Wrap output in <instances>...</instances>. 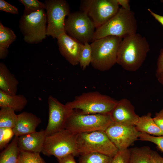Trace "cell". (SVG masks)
<instances>
[{
	"mask_svg": "<svg viewBox=\"0 0 163 163\" xmlns=\"http://www.w3.org/2000/svg\"><path fill=\"white\" fill-rule=\"evenodd\" d=\"M16 36L10 28L4 26L0 23V58H5L8 55L7 49L15 40Z\"/></svg>",
	"mask_w": 163,
	"mask_h": 163,
	"instance_id": "cell-22",
	"label": "cell"
},
{
	"mask_svg": "<svg viewBox=\"0 0 163 163\" xmlns=\"http://www.w3.org/2000/svg\"><path fill=\"white\" fill-rule=\"evenodd\" d=\"M79 163H111L113 157L96 152L80 155Z\"/></svg>",
	"mask_w": 163,
	"mask_h": 163,
	"instance_id": "cell-25",
	"label": "cell"
},
{
	"mask_svg": "<svg viewBox=\"0 0 163 163\" xmlns=\"http://www.w3.org/2000/svg\"><path fill=\"white\" fill-rule=\"evenodd\" d=\"M110 114L113 122L126 126H135L139 117L130 101L126 98L118 101Z\"/></svg>",
	"mask_w": 163,
	"mask_h": 163,
	"instance_id": "cell-14",
	"label": "cell"
},
{
	"mask_svg": "<svg viewBox=\"0 0 163 163\" xmlns=\"http://www.w3.org/2000/svg\"><path fill=\"white\" fill-rule=\"evenodd\" d=\"M163 72V49L160 51L158 57L156 71V76L157 77Z\"/></svg>",
	"mask_w": 163,
	"mask_h": 163,
	"instance_id": "cell-34",
	"label": "cell"
},
{
	"mask_svg": "<svg viewBox=\"0 0 163 163\" xmlns=\"http://www.w3.org/2000/svg\"><path fill=\"white\" fill-rule=\"evenodd\" d=\"M77 135L65 129L46 136L42 153L53 155L57 159L72 154L79 155L76 143Z\"/></svg>",
	"mask_w": 163,
	"mask_h": 163,
	"instance_id": "cell-7",
	"label": "cell"
},
{
	"mask_svg": "<svg viewBox=\"0 0 163 163\" xmlns=\"http://www.w3.org/2000/svg\"><path fill=\"white\" fill-rule=\"evenodd\" d=\"M49 119L45 130L46 136L65 129L66 122L73 109L52 96L48 99Z\"/></svg>",
	"mask_w": 163,
	"mask_h": 163,
	"instance_id": "cell-12",
	"label": "cell"
},
{
	"mask_svg": "<svg viewBox=\"0 0 163 163\" xmlns=\"http://www.w3.org/2000/svg\"><path fill=\"white\" fill-rule=\"evenodd\" d=\"M20 2L24 6L23 15H28L42 9H46L45 3L37 0H20Z\"/></svg>",
	"mask_w": 163,
	"mask_h": 163,
	"instance_id": "cell-27",
	"label": "cell"
},
{
	"mask_svg": "<svg viewBox=\"0 0 163 163\" xmlns=\"http://www.w3.org/2000/svg\"><path fill=\"white\" fill-rule=\"evenodd\" d=\"M46 14L44 9L28 15H23L20 21V28L24 41L36 43L45 39L46 35Z\"/></svg>",
	"mask_w": 163,
	"mask_h": 163,
	"instance_id": "cell-11",
	"label": "cell"
},
{
	"mask_svg": "<svg viewBox=\"0 0 163 163\" xmlns=\"http://www.w3.org/2000/svg\"><path fill=\"white\" fill-rule=\"evenodd\" d=\"M119 5L123 8L127 10H130L129 5V1L128 0H117Z\"/></svg>",
	"mask_w": 163,
	"mask_h": 163,
	"instance_id": "cell-38",
	"label": "cell"
},
{
	"mask_svg": "<svg viewBox=\"0 0 163 163\" xmlns=\"http://www.w3.org/2000/svg\"><path fill=\"white\" fill-rule=\"evenodd\" d=\"M135 126L137 131L141 133L155 136H163V131L156 124L150 112L139 117Z\"/></svg>",
	"mask_w": 163,
	"mask_h": 163,
	"instance_id": "cell-20",
	"label": "cell"
},
{
	"mask_svg": "<svg viewBox=\"0 0 163 163\" xmlns=\"http://www.w3.org/2000/svg\"><path fill=\"white\" fill-rule=\"evenodd\" d=\"M152 151L148 146L131 148L129 163H151Z\"/></svg>",
	"mask_w": 163,
	"mask_h": 163,
	"instance_id": "cell-23",
	"label": "cell"
},
{
	"mask_svg": "<svg viewBox=\"0 0 163 163\" xmlns=\"http://www.w3.org/2000/svg\"><path fill=\"white\" fill-rule=\"evenodd\" d=\"M122 39L108 36L93 40L90 44L91 64L92 67L101 71L110 69L117 63L118 51Z\"/></svg>",
	"mask_w": 163,
	"mask_h": 163,
	"instance_id": "cell-3",
	"label": "cell"
},
{
	"mask_svg": "<svg viewBox=\"0 0 163 163\" xmlns=\"http://www.w3.org/2000/svg\"><path fill=\"white\" fill-rule=\"evenodd\" d=\"M112 122L110 114H85L73 109L66 122L65 129L76 134L104 131Z\"/></svg>",
	"mask_w": 163,
	"mask_h": 163,
	"instance_id": "cell-5",
	"label": "cell"
},
{
	"mask_svg": "<svg viewBox=\"0 0 163 163\" xmlns=\"http://www.w3.org/2000/svg\"><path fill=\"white\" fill-rule=\"evenodd\" d=\"M59 50L61 55L72 65L79 64L80 52L83 44L66 33L57 39Z\"/></svg>",
	"mask_w": 163,
	"mask_h": 163,
	"instance_id": "cell-15",
	"label": "cell"
},
{
	"mask_svg": "<svg viewBox=\"0 0 163 163\" xmlns=\"http://www.w3.org/2000/svg\"><path fill=\"white\" fill-rule=\"evenodd\" d=\"M40 154L20 150L18 163H46Z\"/></svg>",
	"mask_w": 163,
	"mask_h": 163,
	"instance_id": "cell-28",
	"label": "cell"
},
{
	"mask_svg": "<svg viewBox=\"0 0 163 163\" xmlns=\"http://www.w3.org/2000/svg\"><path fill=\"white\" fill-rule=\"evenodd\" d=\"M153 118L158 126L163 131V107L159 112L155 113Z\"/></svg>",
	"mask_w": 163,
	"mask_h": 163,
	"instance_id": "cell-33",
	"label": "cell"
},
{
	"mask_svg": "<svg viewBox=\"0 0 163 163\" xmlns=\"http://www.w3.org/2000/svg\"><path fill=\"white\" fill-rule=\"evenodd\" d=\"M104 132L119 150L128 149L141 133L135 126H126L113 122Z\"/></svg>",
	"mask_w": 163,
	"mask_h": 163,
	"instance_id": "cell-13",
	"label": "cell"
},
{
	"mask_svg": "<svg viewBox=\"0 0 163 163\" xmlns=\"http://www.w3.org/2000/svg\"><path fill=\"white\" fill-rule=\"evenodd\" d=\"M0 10L14 14H18L17 8L4 0H0Z\"/></svg>",
	"mask_w": 163,
	"mask_h": 163,
	"instance_id": "cell-32",
	"label": "cell"
},
{
	"mask_svg": "<svg viewBox=\"0 0 163 163\" xmlns=\"http://www.w3.org/2000/svg\"><path fill=\"white\" fill-rule=\"evenodd\" d=\"M81 5L82 11L91 18L96 29L113 17L120 8L117 0H84Z\"/></svg>",
	"mask_w": 163,
	"mask_h": 163,
	"instance_id": "cell-10",
	"label": "cell"
},
{
	"mask_svg": "<svg viewBox=\"0 0 163 163\" xmlns=\"http://www.w3.org/2000/svg\"><path fill=\"white\" fill-rule=\"evenodd\" d=\"M19 82L3 63H0V90L10 95L16 94Z\"/></svg>",
	"mask_w": 163,
	"mask_h": 163,
	"instance_id": "cell-18",
	"label": "cell"
},
{
	"mask_svg": "<svg viewBox=\"0 0 163 163\" xmlns=\"http://www.w3.org/2000/svg\"><path fill=\"white\" fill-rule=\"evenodd\" d=\"M137 29L134 13L121 7L113 17L96 29L93 40L108 36L123 39L136 34Z\"/></svg>",
	"mask_w": 163,
	"mask_h": 163,
	"instance_id": "cell-2",
	"label": "cell"
},
{
	"mask_svg": "<svg viewBox=\"0 0 163 163\" xmlns=\"http://www.w3.org/2000/svg\"><path fill=\"white\" fill-rule=\"evenodd\" d=\"M156 77L158 82L163 85V72Z\"/></svg>",
	"mask_w": 163,
	"mask_h": 163,
	"instance_id": "cell-39",
	"label": "cell"
},
{
	"mask_svg": "<svg viewBox=\"0 0 163 163\" xmlns=\"http://www.w3.org/2000/svg\"><path fill=\"white\" fill-rule=\"evenodd\" d=\"M148 10L155 19L163 26V16L154 12L149 8H148Z\"/></svg>",
	"mask_w": 163,
	"mask_h": 163,
	"instance_id": "cell-37",
	"label": "cell"
},
{
	"mask_svg": "<svg viewBox=\"0 0 163 163\" xmlns=\"http://www.w3.org/2000/svg\"><path fill=\"white\" fill-rule=\"evenodd\" d=\"M75 156L70 154L57 159L58 163H77L74 158Z\"/></svg>",
	"mask_w": 163,
	"mask_h": 163,
	"instance_id": "cell-36",
	"label": "cell"
},
{
	"mask_svg": "<svg viewBox=\"0 0 163 163\" xmlns=\"http://www.w3.org/2000/svg\"><path fill=\"white\" fill-rule=\"evenodd\" d=\"M117 100L97 91L84 93L66 104L85 114H110Z\"/></svg>",
	"mask_w": 163,
	"mask_h": 163,
	"instance_id": "cell-4",
	"label": "cell"
},
{
	"mask_svg": "<svg viewBox=\"0 0 163 163\" xmlns=\"http://www.w3.org/2000/svg\"><path fill=\"white\" fill-rule=\"evenodd\" d=\"M18 136H15L11 142L0 154V163H18L20 150L18 145Z\"/></svg>",
	"mask_w": 163,
	"mask_h": 163,
	"instance_id": "cell-21",
	"label": "cell"
},
{
	"mask_svg": "<svg viewBox=\"0 0 163 163\" xmlns=\"http://www.w3.org/2000/svg\"><path fill=\"white\" fill-rule=\"evenodd\" d=\"M76 143L80 155L96 152L113 157L119 151L104 131L77 134Z\"/></svg>",
	"mask_w": 163,
	"mask_h": 163,
	"instance_id": "cell-6",
	"label": "cell"
},
{
	"mask_svg": "<svg viewBox=\"0 0 163 163\" xmlns=\"http://www.w3.org/2000/svg\"><path fill=\"white\" fill-rule=\"evenodd\" d=\"M149 50L146 38L136 33L123 39L118 51L117 63L126 70L136 71L142 66Z\"/></svg>",
	"mask_w": 163,
	"mask_h": 163,
	"instance_id": "cell-1",
	"label": "cell"
},
{
	"mask_svg": "<svg viewBox=\"0 0 163 163\" xmlns=\"http://www.w3.org/2000/svg\"><path fill=\"white\" fill-rule=\"evenodd\" d=\"M130 149L119 150L112 158L111 163H129Z\"/></svg>",
	"mask_w": 163,
	"mask_h": 163,
	"instance_id": "cell-31",
	"label": "cell"
},
{
	"mask_svg": "<svg viewBox=\"0 0 163 163\" xmlns=\"http://www.w3.org/2000/svg\"><path fill=\"white\" fill-rule=\"evenodd\" d=\"M66 33L81 43L92 42L96 28L88 16L83 11L70 13L65 21Z\"/></svg>",
	"mask_w": 163,
	"mask_h": 163,
	"instance_id": "cell-9",
	"label": "cell"
},
{
	"mask_svg": "<svg viewBox=\"0 0 163 163\" xmlns=\"http://www.w3.org/2000/svg\"><path fill=\"white\" fill-rule=\"evenodd\" d=\"M27 100L23 95H10L0 90V107H8L15 112L21 111L27 103Z\"/></svg>",
	"mask_w": 163,
	"mask_h": 163,
	"instance_id": "cell-19",
	"label": "cell"
},
{
	"mask_svg": "<svg viewBox=\"0 0 163 163\" xmlns=\"http://www.w3.org/2000/svg\"><path fill=\"white\" fill-rule=\"evenodd\" d=\"M17 121L13 130L15 136H19L34 132L41 121L30 112H23L17 115Z\"/></svg>",
	"mask_w": 163,
	"mask_h": 163,
	"instance_id": "cell-17",
	"label": "cell"
},
{
	"mask_svg": "<svg viewBox=\"0 0 163 163\" xmlns=\"http://www.w3.org/2000/svg\"><path fill=\"white\" fill-rule=\"evenodd\" d=\"M91 46L88 43H86L83 44L80 52L79 64L81 68L84 70L91 64Z\"/></svg>",
	"mask_w": 163,
	"mask_h": 163,
	"instance_id": "cell-26",
	"label": "cell"
},
{
	"mask_svg": "<svg viewBox=\"0 0 163 163\" xmlns=\"http://www.w3.org/2000/svg\"><path fill=\"white\" fill-rule=\"evenodd\" d=\"M45 2L47 22L46 35L57 39L60 35L66 33L65 18L70 13L69 4L65 0H46Z\"/></svg>",
	"mask_w": 163,
	"mask_h": 163,
	"instance_id": "cell-8",
	"label": "cell"
},
{
	"mask_svg": "<svg viewBox=\"0 0 163 163\" xmlns=\"http://www.w3.org/2000/svg\"><path fill=\"white\" fill-rule=\"evenodd\" d=\"M13 129L8 128H0V150L2 151L8 145L14 136Z\"/></svg>",
	"mask_w": 163,
	"mask_h": 163,
	"instance_id": "cell-29",
	"label": "cell"
},
{
	"mask_svg": "<svg viewBox=\"0 0 163 163\" xmlns=\"http://www.w3.org/2000/svg\"><path fill=\"white\" fill-rule=\"evenodd\" d=\"M46 137L43 129L20 136H18V145L20 150L40 153L42 152Z\"/></svg>",
	"mask_w": 163,
	"mask_h": 163,
	"instance_id": "cell-16",
	"label": "cell"
},
{
	"mask_svg": "<svg viewBox=\"0 0 163 163\" xmlns=\"http://www.w3.org/2000/svg\"><path fill=\"white\" fill-rule=\"evenodd\" d=\"M151 163H163V157L156 151H152L151 158Z\"/></svg>",
	"mask_w": 163,
	"mask_h": 163,
	"instance_id": "cell-35",
	"label": "cell"
},
{
	"mask_svg": "<svg viewBox=\"0 0 163 163\" xmlns=\"http://www.w3.org/2000/svg\"><path fill=\"white\" fill-rule=\"evenodd\" d=\"M139 138L140 140L154 143L157 146L159 150L163 152V136H155L141 133Z\"/></svg>",
	"mask_w": 163,
	"mask_h": 163,
	"instance_id": "cell-30",
	"label": "cell"
},
{
	"mask_svg": "<svg viewBox=\"0 0 163 163\" xmlns=\"http://www.w3.org/2000/svg\"><path fill=\"white\" fill-rule=\"evenodd\" d=\"M0 110V128L13 129L17 121V115L12 109L8 107L1 108Z\"/></svg>",
	"mask_w": 163,
	"mask_h": 163,
	"instance_id": "cell-24",
	"label": "cell"
}]
</instances>
